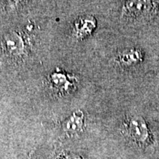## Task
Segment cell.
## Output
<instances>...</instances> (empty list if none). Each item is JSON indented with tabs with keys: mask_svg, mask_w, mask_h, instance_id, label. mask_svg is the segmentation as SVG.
Returning <instances> with one entry per match:
<instances>
[{
	"mask_svg": "<svg viewBox=\"0 0 159 159\" xmlns=\"http://www.w3.org/2000/svg\"><path fill=\"white\" fill-rule=\"evenodd\" d=\"M125 133L133 142L139 146L148 144L150 139V131L148 123L143 117L134 116L128 119L125 124Z\"/></svg>",
	"mask_w": 159,
	"mask_h": 159,
	"instance_id": "2",
	"label": "cell"
},
{
	"mask_svg": "<svg viewBox=\"0 0 159 159\" xmlns=\"http://www.w3.org/2000/svg\"><path fill=\"white\" fill-rule=\"evenodd\" d=\"M158 10V4L154 1H126L122 8V17L130 21H140L152 17Z\"/></svg>",
	"mask_w": 159,
	"mask_h": 159,
	"instance_id": "1",
	"label": "cell"
},
{
	"mask_svg": "<svg viewBox=\"0 0 159 159\" xmlns=\"http://www.w3.org/2000/svg\"><path fill=\"white\" fill-rule=\"evenodd\" d=\"M83 114L76 112L66 122L65 130L70 134H76L80 132L83 127Z\"/></svg>",
	"mask_w": 159,
	"mask_h": 159,
	"instance_id": "6",
	"label": "cell"
},
{
	"mask_svg": "<svg viewBox=\"0 0 159 159\" xmlns=\"http://www.w3.org/2000/svg\"><path fill=\"white\" fill-rule=\"evenodd\" d=\"M96 27V20L91 16L83 18L76 24L77 34L81 37L90 34Z\"/></svg>",
	"mask_w": 159,
	"mask_h": 159,
	"instance_id": "5",
	"label": "cell"
},
{
	"mask_svg": "<svg viewBox=\"0 0 159 159\" xmlns=\"http://www.w3.org/2000/svg\"><path fill=\"white\" fill-rule=\"evenodd\" d=\"M60 159H82L80 157L75 156L72 154H64L63 156L61 157Z\"/></svg>",
	"mask_w": 159,
	"mask_h": 159,
	"instance_id": "7",
	"label": "cell"
},
{
	"mask_svg": "<svg viewBox=\"0 0 159 159\" xmlns=\"http://www.w3.org/2000/svg\"><path fill=\"white\" fill-rule=\"evenodd\" d=\"M3 46L11 54H19L23 49V42L21 38L16 33H10L4 39Z\"/></svg>",
	"mask_w": 159,
	"mask_h": 159,
	"instance_id": "4",
	"label": "cell"
},
{
	"mask_svg": "<svg viewBox=\"0 0 159 159\" xmlns=\"http://www.w3.org/2000/svg\"><path fill=\"white\" fill-rule=\"evenodd\" d=\"M143 53L141 49L131 48L121 52L116 57V62L122 66H136L143 61Z\"/></svg>",
	"mask_w": 159,
	"mask_h": 159,
	"instance_id": "3",
	"label": "cell"
}]
</instances>
